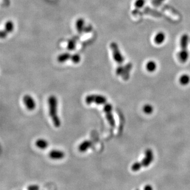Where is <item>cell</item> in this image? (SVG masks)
Masks as SVG:
<instances>
[{
  "label": "cell",
  "instance_id": "obj_18",
  "mask_svg": "<svg viewBox=\"0 0 190 190\" xmlns=\"http://www.w3.org/2000/svg\"><path fill=\"white\" fill-rule=\"evenodd\" d=\"M71 57V55H70V53H62L61 55H59L58 57L57 60L59 62L62 63V62H66L68 60L70 59Z\"/></svg>",
  "mask_w": 190,
  "mask_h": 190
},
{
  "label": "cell",
  "instance_id": "obj_9",
  "mask_svg": "<svg viewBox=\"0 0 190 190\" xmlns=\"http://www.w3.org/2000/svg\"><path fill=\"white\" fill-rule=\"evenodd\" d=\"M92 145V142L91 140H84L82 142L79 144L78 146V150L80 152L84 153L86 152Z\"/></svg>",
  "mask_w": 190,
  "mask_h": 190
},
{
  "label": "cell",
  "instance_id": "obj_19",
  "mask_svg": "<svg viewBox=\"0 0 190 190\" xmlns=\"http://www.w3.org/2000/svg\"><path fill=\"white\" fill-rule=\"evenodd\" d=\"M78 40V37H75L71 39L68 42L67 48L69 50H73L75 48L76 46V42Z\"/></svg>",
  "mask_w": 190,
  "mask_h": 190
},
{
  "label": "cell",
  "instance_id": "obj_13",
  "mask_svg": "<svg viewBox=\"0 0 190 190\" xmlns=\"http://www.w3.org/2000/svg\"><path fill=\"white\" fill-rule=\"evenodd\" d=\"M189 42V37L187 34L182 35L180 39V46L182 50H187V47Z\"/></svg>",
  "mask_w": 190,
  "mask_h": 190
},
{
  "label": "cell",
  "instance_id": "obj_4",
  "mask_svg": "<svg viewBox=\"0 0 190 190\" xmlns=\"http://www.w3.org/2000/svg\"><path fill=\"white\" fill-rule=\"evenodd\" d=\"M103 111L105 114L106 118L107 120L109 125L112 127H115L116 125L115 120L113 115V106L110 103L105 104L103 107Z\"/></svg>",
  "mask_w": 190,
  "mask_h": 190
},
{
  "label": "cell",
  "instance_id": "obj_24",
  "mask_svg": "<svg viewBox=\"0 0 190 190\" xmlns=\"http://www.w3.org/2000/svg\"><path fill=\"white\" fill-rule=\"evenodd\" d=\"M164 0H154L152 3L155 6H160L162 2H164Z\"/></svg>",
  "mask_w": 190,
  "mask_h": 190
},
{
  "label": "cell",
  "instance_id": "obj_10",
  "mask_svg": "<svg viewBox=\"0 0 190 190\" xmlns=\"http://www.w3.org/2000/svg\"><path fill=\"white\" fill-rule=\"evenodd\" d=\"M178 60L182 63H185L187 62L189 58V53L187 50H181L178 53Z\"/></svg>",
  "mask_w": 190,
  "mask_h": 190
},
{
  "label": "cell",
  "instance_id": "obj_12",
  "mask_svg": "<svg viewBox=\"0 0 190 190\" xmlns=\"http://www.w3.org/2000/svg\"><path fill=\"white\" fill-rule=\"evenodd\" d=\"M132 64H128L125 66L124 67L123 69V73L122 74V77L124 80H127L129 78L130 75V72L132 70Z\"/></svg>",
  "mask_w": 190,
  "mask_h": 190
},
{
  "label": "cell",
  "instance_id": "obj_11",
  "mask_svg": "<svg viewBox=\"0 0 190 190\" xmlns=\"http://www.w3.org/2000/svg\"><path fill=\"white\" fill-rule=\"evenodd\" d=\"M166 39V35L164 32H158L155 35L154 40L155 44H162L164 42Z\"/></svg>",
  "mask_w": 190,
  "mask_h": 190
},
{
  "label": "cell",
  "instance_id": "obj_6",
  "mask_svg": "<svg viewBox=\"0 0 190 190\" xmlns=\"http://www.w3.org/2000/svg\"><path fill=\"white\" fill-rule=\"evenodd\" d=\"M23 102L25 107L29 111H33L36 108V102L31 95L26 94L23 97Z\"/></svg>",
  "mask_w": 190,
  "mask_h": 190
},
{
  "label": "cell",
  "instance_id": "obj_25",
  "mask_svg": "<svg viewBox=\"0 0 190 190\" xmlns=\"http://www.w3.org/2000/svg\"><path fill=\"white\" fill-rule=\"evenodd\" d=\"M27 189L29 190H37L39 189V187L37 185H31L28 187Z\"/></svg>",
  "mask_w": 190,
  "mask_h": 190
},
{
  "label": "cell",
  "instance_id": "obj_1",
  "mask_svg": "<svg viewBox=\"0 0 190 190\" xmlns=\"http://www.w3.org/2000/svg\"><path fill=\"white\" fill-rule=\"evenodd\" d=\"M49 114L53 125L57 128L61 126V120L58 115V99L55 95H51L48 99Z\"/></svg>",
  "mask_w": 190,
  "mask_h": 190
},
{
  "label": "cell",
  "instance_id": "obj_21",
  "mask_svg": "<svg viewBox=\"0 0 190 190\" xmlns=\"http://www.w3.org/2000/svg\"><path fill=\"white\" fill-rule=\"evenodd\" d=\"M145 4V0H136L135 2V6L137 9L143 8Z\"/></svg>",
  "mask_w": 190,
  "mask_h": 190
},
{
  "label": "cell",
  "instance_id": "obj_26",
  "mask_svg": "<svg viewBox=\"0 0 190 190\" xmlns=\"http://www.w3.org/2000/svg\"><path fill=\"white\" fill-rule=\"evenodd\" d=\"M144 189V190H151L153 189V187L150 185H146Z\"/></svg>",
  "mask_w": 190,
  "mask_h": 190
},
{
  "label": "cell",
  "instance_id": "obj_8",
  "mask_svg": "<svg viewBox=\"0 0 190 190\" xmlns=\"http://www.w3.org/2000/svg\"><path fill=\"white\" fill-rule=\"evenodd\" d=\"M14 29V24L12 21H9L6 22L5 25V30L1 32V37L2 38H5L7 35L8 33L12 32Z\"/></svg>",
  "mask_w": 190,
  "mask_h": 190
},
{
  "label": "cell",
  "instance_id": "obj_22",
  "mask_svg": "<svg viewBox=\"0 0 190 190\" xmlns=\"http://www.w3.org/2000/svg\"><path fill=\"white\" fill-rule=\"evenodd\" d=\"M70 60L75 64H78L80 61V57L78 55H71Z\"/></svg>",
  "mask_w": 190,
  "mask_h": 190
},
{
  "label": "cell",
  "instance_id": "obj_17",
  "mask_svg": "<svg viewBox=\"0 0 190 190\" xmlns=\"http://www.w3.org/2000/svg\"><path fill=\"white\" fill-rule=\"evenodd\" d=\"M84 25H85V22L82 19H79L77 21L76 23V28L77 31L80 33H82V31H84L85 28Z\"/></svg>",
  "mask_w": 190,
  "mask_h": 190
},
{
  "label": "cell",
  "instance_id": "obj_15",
  "mask_svg": "<svg viewBox=\"0 0 190 190\" xmlns=\"http://www.w3.org/2000/svg\"><path fill=\"white\" fill-rule=\"evenodd\" d=\"M146 69L149 73H153L156 70L157 64L154 61L150 60L146 64Z\"/></svg>",
  "mask_w": 190,
  "mask_h": 190
},
{
  "label": "cell",
  "instance_id": "obj_20",
  "mask_svg": "<svg viewBox=\"0 0 190 190\" xmlns=\"http://www.w3.org/2000/svg\"><path fill=\"white\" fill-rule=\"evenodd\" d=\"M143 110L145 114H151L153 112L154 109L152 105H151L149 104H146L144 106Z\"/></svg>",
  "mask_w": 190,
  "mask_h": 190
},
{
  "label": "cell",
  "instance_id": "obj_2",
  "mask_svg": "<svg viewBox=\"0 0 190 190\" xmlns=\"http://www.w3.org/2000/svg\"><path fill=\"white\" fill-rule=\"evenodd\" d=\"M154 160V154L152 149H147L145 152V157L140 162H135L132 165L131 169L134 172H137L142 167H149Z\"/></svg>",
  "mask_w": 190,
  "mask_h": 190
},
{
  "label": "cell",
  "instance_id": "obj_5",
  "mask_svg": "<svg viewBox=\"0 0 190 190\" xmlns=\"http://www.w3.org/2000/svg\"><path fill=\"white\" fill-rule=\"evenodd\" d=\"M110 47L112 51L114 60L118 64H123L125 60V59L121 53L118 44L116 42H113L110 44Z\"/></svg>",
  "mask_w": 190,
  "mask_h": 190
},
{
  "label": "cell",
  "instance_id": "obj_16",
  "mask_svg": "<svg viewBox=\"0 0 190 190\" xmlns=\"http://www.w3.org/2000/svg\"><path fill=\"white\" fill-rule=\"evenodd\" d=\"M179 82L183 86L187 85L190 82V77L187 74L182 75L179 78Z\"/></svg>",
  "mask_w": 190,
  "mask_h": 190
},
{
  "label": "cell",
  "instance_id": "obj_7",
  "mask_svg": "<svg viewBox=\"0 0 190 190\" xmlns=\"http://www.w3.org/2000/svg\"><path fill=\"white\" fill-rule=\"evenodd\" d=\"M49 158L53 160H60L64 158L65 156L64 152L59 149H53L49 153Z\"/></svg>",
  "mask_w": 190,
  "mask_h": 190
},
{
  "label": "cell",
  "instance_id": "obj_23",
  "mask_svg": "<svg viewBox=\"0 0 190 190\" xmlns=\"http://www.w3.org/2000/svg\"><path fill=\"white\" fill-rule=\"evenodd\" d=\"M123 69H124V67L122 66H120L119 67H117L116 70V73L117 76L122 75V74L123 73Z\"/></svg>",
  "mask_w": 190,
  "mask_h": 190
},
{
  "label": "cell",
  "instance_id": "obj_14",
  "mask_svg": "<svg viewBox=\"0 0 190 190\" xmlns=\"http://www.w3.org/2000/svg\"><path fill=\"white\" fill-rule=\"evenodd\" d=\"M35 145L39 149H47L49 146V143L46 140L43 138H39L35 141Z\"/></svg>",
  "mask_w": 190,
  "mask_h": 190
},
{
  "label": "cell",
  "instance_id": "obj_3",
  "mask_svg": "<svg viewBox=\"0 0 190 190\" xmlns=\"http://www.w3.org/2000/svg\"><path fill=\"white\" fill-rule=\"evenodd\" d=\"M85 102L87 105L93 103L97 105H105L107 103V99L105 96L99 94H91L85 97Z\"/></svg>",
  "mask_w": 190,
  "mask_h": 190
}]
</instances>
